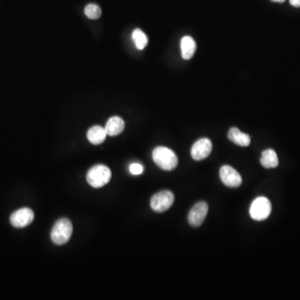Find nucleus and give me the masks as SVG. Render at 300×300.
I'll list each match as a JSON object with an SVG mask.
<instances>
[{
    "label": "nucleus",
    "mask_w": 300,
    "mask_h": 300,
    "mask_svg": "<svg viewBox=\"0 0 300 300\" xmlns=\"http://www.w3.org/2000/svg\"><path fill=\"white\" fill-rule=\"evenodd\" d=\"M34 218V214L28 208H22L12 212L10 216V224L17 228L27 227Z\"/></svg>",
    "instance_id": "obj_6"
},
{
    "label": "nucleus",
    "mask_w": 300,
    "mask_h": 300,
    "mask_svg": "<svg viewBox=\"0 0 300 300\" xmlns=\"http://www.w3.org/2000/svg\"><path fill=\"white\" fill-rule=\"evenodd\" d=\"M72 222L68 218H60L55 222L51 231V240L56 245H62L67 244L72 236Z\"/></svg>",
    "instance_id": "obj_2"
},
{
    "label": "nucleus",
    "mask_w": 300,
    "mask_h": 300,
    "mask_svg": "<svg viewBox=\"0 0 300 300\" xmlns=\"http://www.w3.org/2000/svg\"><path fill=\"white\" fill-rule=\"evenodd\" d=\"M130 171L132 174L140 175L144 171V167L140 164L134 162V164H132L130 165Z\"/></svg>",
    "instance_id": "obj_17"
},
{
    "label": "nucleus",
    "mask_w": 300,
    "mask_h": 300,
    "mask_svg": "<svg viewBox=\"0 0 300 300\" xmlns=\"http://www.w3.org/2000/svg\"><path fill=\"white\" fill-rule=\"evenodd\" d=\"M212 142L207 138H202L194 144L191 148V156L196 161L205 160L212 151Z\"/></svg>",
    "instance_id": "obj_8"
},
{
    "label": "nucleus",
    "mask_w": 300,
    "mask_h": 300,
    "mask_svg": "<svg viewBox=\"0 0 300 300\" xmlns=\"http://www.w3.org/2000/svg\"><path fill=\"white\" fill-rule=\"evenodd\" d=\"M208 211L207 202H198L190 210L188 214V222L192 227H200L204 221Z\"/></svg>",
    "instance_id": "obj_9"
},
{
    "label": "nucleus",
    "mask_w": 300,
    "mask_h": 300,
    "mask_svg": "<svg viewBox=\"0 0 300 300\" xmlns=\"http://www.w3.org/2000/svg\"><path fill=\"white\" fill-rule=\"evenodd\" d=\"M132 38L138 50H142L148 45V37L140 28L134 30Z\"/></svg>",
    "instance_id": "obj_15"
},
{
    "label": "nucleus",
    "mask_w": 300,
    "mask_h": 300,
    "mask_svg": "<svg viewBox=\"0 0 300 300\" xmlns=\"http://www.w3.org/2000/svg\"><path fill=\"white\" fill-rule=\"evenodd\" d=\"M271 1L276 2H284L285 0H271Z\"/></svg>",
    "instance_id": "obj_19"
},
{
    "label": "nucleus",
    "mask_w": 300,
    "mask_h": 300,
    "mask_svg": "<svg viewBox=\"0 0 300 300\" xmlns=\"http://www.w3.org/2000/svg\"><path fill=\"white\" fill-rule=\"evenodd\" d=\"M111 176H112L111 171L107 166L98 164L88 170L86 178L90 186L95 188H98L107 184L111 180Z\"/></svg>",
    "instance_id": "obj_3"
},
{
    "label": "nucleus",
    "mask_w": 300,
    "mask_h": 300,
    "mask_svg": "<svg viewBox=\"0 0 300 300\" xmlns=\"http://www.w3.org/2000/svg\"><path fill=\"white\" fill-rule=\"evenodd\" d=\"M290 4L292 5L294 7H300V0H290Z\"/></svg>",
    "instance_id": "obj_18"
},
{
    "label": "nucleus",
    "mask_w": 300,
    "mask_h": 300,
    "mask_svg": "<svg viewBox=\"0 0 300 300\" xmlns=\"http://www.w3.org/2000/svg\"><path fill=\"white\" fill-rule=\"evenodd\" d=\"M152 160L157 166L166 171H171L177 167V155L172 150L166 147L155 148L152 154Z\"/></svg>",
    "instance_id": "obj_1"
},
{
    "label": "nucleus",
    "mask_w": 300,
    "mask_h": 300,
    "mask_svg": "<svg viewBox=\"0 0 300 300\" xmlns=\"http://www.w3.org/2000/svg\"><path fill=\"white\" fill-rule=\"evenodd\" d=\"M107 135V132H106L104 128L96 125V126L90 128V130H88L87 134V138L91 144L98 145L102 144L104 141Z\"/></svg>",
    "instance_id": "obj_13"
},
{
    "label": "nucleus",
    "mask_w": 300,
    "mask_h": 300,
    "mask_svg": "<svg viewBox=\"0 0 300 300\" xmlns=\"http://www.w3.org/2000/svg\"><path fill=\"white\" fill-rule=\"evenodd\" d=\"M272 206L267 198L258 197L254 200L250 207V216L256 221H262L267 218L271 214Z\"/></svg>",
    "instance_id": "obj_5"
},
{
    "label": "nucleus",
    "mask_w": 300,
    "mask_h": 300,
    "mask_svg": "<svg viewBox=\"0 0 300 300\" xmlns=\"http://www.w3.org/2000/svg\"><path fill=\"white\" fill-rule=\"evenodd\" d=\"M220 178L227 187L238 188L242 184L241 175L234 168L228 165L222 166L220 170Z\"/></svg>",
    "instance_id": "obj_7"
},
{
    "label": "nucleus",
    "mask_w": 300,
    "mask_h": 300,
    "mask_svg": "<svg viewBox=\"0 0 300 300\" xmlns=\"http://www.w3.org/2000/svg\"><path fill=\"white\" fill-rule=\"evenodd\" d=\"M181 54L184 60H188L192 58L196 51V42L192 37L184 36L180 42Z\"/></svg>",
    "instance_id": "obj_12"
},
{
    "label": "nucleus",
    "mask_w": 300,
    "mask_h": 300,
    "mask_svg": "<svg viewBox=\"0 0 300 300\" xmlns=\"http://www.w3.org/2000/svg\"><path fill=\"white\" fill-rule=\"evenodd\" d=\"M174 202V195L170 190H162L155 194L150 201V206L154 212L167 211Z\"/></svg>",
    "instance_id": "obj_4"
},
{
    "label": "nucleus",
    "mask_w": 300,
    "mask_h": 300,
    "mask_svg": "<svg viewBox=\"0 0 300 300\" xmlns=\"http://www.w3.org/2000/svg\"><path fill=\"white\" fill-rule=\"evenodd\" d=\"M84 14L90 20H98L100 18L102 14L100 6L95 4H90L84 8Z\"/></svg>",
    "instance_id": "obj_16"
},
{
    "label": "nucleus",
    "mask_w": 300,
    "mask_h": 300,
    "mask_svg": "<svg viewBox=\"0 0 300 300\" xmlns=\"http://www.w3.org/2000/svg\"><path fill=\"white\" fill-rule=\"evenodd\" d=\"M228 138L231 142L238 145V146H242V147H247L251 142L250 135L241 132L237 128H230L228 134Z\"/></svg>",
    "instance_id": "obj_11"
},
{
    "label": "nucleus",
    "mask_w": 300,
    "mask_h": 300,
    "mask_svg": "<svg viewBox=\"0 0 300 300\" xmlns=\"http://www.w3.org/2000/svg\"><path fill=\"white\" fill-rule=\"evenodd\" d=\"M104 128L108 136H117L124 130V121L120 117L114 116L108 120Z\"/></svg>",
    "instance_id": "obj_10"
},
{
    "label": "nucleus",
    "mask_w": 300,
    "mask_h": 300,
    "mask_svg": "<svg viewBox=\"0 0 300 300\" xmlns=\"http://www.w3.org/2000/svg\"><path fill=\"white\" fill-rule=\"evenodd\" d=\"M260 162L265 168H274L277 167L278 165L277 154L274 150H266L262 151Z\"/></svg>",
    "instance_id": "obj_14"
}]
</instances>
